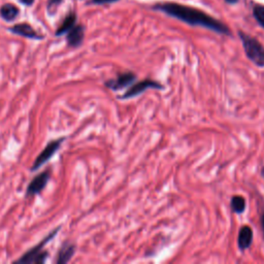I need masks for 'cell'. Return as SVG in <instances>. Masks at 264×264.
<instances>
[{
    "label": "cell",
    "instance_id": "6da1fadb",
    "mask_svg": "<svg viewBox=\"0 0 264 264\" xmlns=\"http://www.w3.org/2000/svg\"><path fill=\"white\" fill-rule=\"evenodd\" d=\"M157 8L162 10L165 14L186 22V23L190 25L202 26L215 32L222 33V34H229V29L221 22L217 21L216 19L196 8L177 3H166L158 6Z\"/></svg>",
    "mask_w": 264,
    "mask_h": 264
},
{
    "label": "cell",
    "instance_id": "7a4b0ae2",
    "mask_svg": "<svg viewBox=\"0 0 264 264\" xmlns=\"http://www.w3.org/2000/svg\"><path fill=\"white\" fill-rule=\"evenodd\" d=\"M239 37L248 58L259 67H264V47L254 37L239 32Z\"/></svg>",
    "mask_w": 264,
    "mask_h": 264
},
{
    "label": "cell",
    "instance_id": "3957f363",
    "mask_svg": "<svg viewBox=\"0 0 264 264\" xmlns=\"http://www.w3.org/2000/svg\"><path fill=\"white\" fill-rule=\"evenodd\" d=\"M59 228L55 229L51 234H49L46 238H43L41 243H39L37 246L33 247L31 250H29L26 254L22 256L19 260H17L18 263H43L46 261L48 257V252L42 251V248L45 247L49 241L52 240V238L58 233Z\"/></svg>",
    "mask_w": 264,
    "mask_h": 264
},
{
    "label": "cell",
    "instance_id": "277c9868",
    "mask_svg": "<svg viewBox=\"0 0 264 264\" xmlns=\"http://www.w3.org/2000/svg\"><path fill=\"white\" fill-rule=\"evenodd\" d=\"M64 138H59V139H55L47 145V147L45 148L39 155L37 156L36 160L33 163L31 170H37L39 167H41L43 164L47 163L55 154L57 153V151L60 149L62 142H63Z\"/></svg>",
    "mask_w": 264,
    "mask_h": 264
},
{
    "label": "cell",
    "instance_id": "5b68a950",
    "mask_svg": "<svg viewBox=\"0 0 264 264\" xmlns=\"http://www.w3.org/2000/svg\"><path fill=\"white\" fill-rule=\"evenodd\" d=\"M150 88H153V89H158V90H161L163 89V86L161 84H159L158 82L156 81H152V80H145V81H141V82H138L134 85H132L129 89L126 91V93L121 96V98L122 99H128V98H132V97H135L139 94H141L142 92H145L147 89H150Z\"/></svg>",
    "mask_w": 264,
    "mask_h": 264
},
{
    "label": "cell",
    "instance_id": "8992f818",
    "mask_svg": "<svg viewBox=\"0 0 264 264\" xmlns=\"http://www.w3.org/2000/svg\"><path fill=\"white\" fill-rule=\"evenodd\" d=\"M135 81H136V75L134 73L126 72L119 74L117 76V79L115 80H109L105 82V86L114 91H118L123 89L125 87H128L129 85H132V83H134Z\"/></svg>",
    "mask_w": 264,
    "mask_h": 264
},
{
    "label": "cell",
    "instance_id": "52a82bcc",
    "mask_svg": "<svg viewBox=\"0 0 264 264\" xmlns=\"http://www.w3.org/2000/svg\"><path fill=\"white\" fill-rule=\"evenodd\" d=\"M50 180V174L48 171L42 172L31 181L27 188V196H34L38 193H40L43 189L46 188V186L48 185V182Z\"/></svg>",
    "mask_w": 264,
    "mask_h": 264
},
{
    "label": "cell",
    "instance_id": "ba28073f",
    "mask_svg": "<svg viewBox=\"0 0 264 264\" xmlns=\"http://www.w3.org/2000/svg\"><path fill=\"white\" fill-rule=\"evenodd\" d=\"M10 31L15 33V34L24 36L27 38H31V39H41L42 38V36H40L38 33L28 24L15 25L14 27L10 28Z\"/></svg>",
    "mask_w": 264,
    "mask_h": 264
},
{
    "label": "cell",
    "instance_id": "9c48e42d",
    "mask_svg": "<svg viewBox=\"0 0 264 264\" xmlns=\"http://www.w3.org/2000/svg\"><path fill=\"white\" fill-rule=\"evenodd\" d=\"M253 241V230L249 226H243L239 230L237 244L241 251H246L250 248Z\"/></svg>",
    "mask_w": 264,
    "mask_h": 264
},
{
    "label": "cell",
    "instance_id": "30bf717a",
    "mask_svg": "<svg viewBox=\"0 0 264 264\" xmlns=\"http://www.w3.org/2000/svg\"><path fill=\"white\" fill-rule=\"evenodd\" d=\"M84 39V27L73 26L67 35V42L70 47H79Z\"/></svg>",
    "mask_w": 264,
    "mask_h": 264
},
{
    "label": "cell",
    "instance_id": "8fae6325",
    "mask_svg": "<svg viewBox=\"0 0 264 264\" xmlns=\"http://www.w3.org/2000/svg\"><path fill=\"white\" fill-rule=\"evenodd\" d=\"M75 252V246L70 244V243H65L59 253H58V259H57V263L59 264H63V263H67L73 256Z\"/></svg>",
    "mask_w": 264,
    "mask_h": 264
},
{
    "label": "cell",
    "instance_id": "7c38bea8",
    "mask_svg": "<svg viewBox=\"0 0 264 264\" xmlns=\"http://www.w3.org/2000/svg\"><path fill=\"white\" fill-rule=\"evenodd\" d=\"M0 15L6 21H13L19 15V9L14 4L6 3L0 9Z\"/></svg>",
    "mask_w": 264,
    "mask_h": 264
},
{
    "label": "cell",
    "instance_id": "4fadbf2b",
    "mask_svg": "<svg viewBox=\"0 0 264 264\" xmlns=\"http://www.w3.org/2000/svg\"><path fill=\"white\" fill-rule=\"evenodd\" d=\"M75 20H76V17H75L74 14H70L67 17H66V19L63 21L62 25L57 30L56 35H62V34H64V33L68 32L74 26Z\"/></svg>",
    "mask_w": 264,
    "mask_h": 264
},
{
    "label": "cell",
    "instance_id": "5bb4252c",
    "mask_svg": "<svg viewBox=\"0 0 264 264\" xmlns=\"http://www.w3.org/2000/svg\"><path fill=\"white\" fill-rule=\"evenodd\" d=\"M231 207L236 214H243L246 210V199L243 196H233L231 199Z\"/></svg>",
    "mask_w": 264,
    "mask_h": 264
},
{
    "label": "cell",
    "instance_id": "9a60e30c",
    "mask_svg": "<svg viewBox=\"0 0 264 264\" xmlns=\"http://www.w3.org/2000/svg\"><path fill=\"white\" fill-rule=\"evenodd\" d=\"M254 16L258 23L264 28V6L263 5H257L254 8Z\"/></svg>",
    "mask_w": 264,
    "mask_h": 264
},
{
    "label": "cell",
    "instance_id": "2e32d148",
    "mask_svg": "<svg viewBox=\"0 0 264 264\" xmlns=\"http://www.w3.org/2000/svg\"><path fill=\"white\" fill-rule=\"evenodd\" d=\"M61 1H62V0H50V1H49V9L53 10L54 8H56Z\"/></svg>",
    "mask_w": 264,
    "mask_h": 264
},
{
    "label": "cell",
    "instance_id": "e0dca14e",
    "mask_svg": "<svg viewBox=\"0 0 264 264\" xmlns=\"http://www.w3.org/2000/svg\"><path fill=\"white\" fill-rule=\"evenodd\" d=\"M117 1V0H93L94 3H97V4H104V3H112V2H115Z\"/></svg>",
    "mask_w": 264,
    "mask_h": 264
},
{
    "label": "cell",
    "instance_id": "ac0fdd59",
    "mask_svg": "<svg viewBox=\"0 0 264 264\" xmlns=\"http://www.w3.org/2000/svg\"><path fill=\"white\" fill-rule=\"evenodd\" d=\"M22 3H24L26 5H31L33 2H34V0H20Z\"/></svg>",
    "mask_w": 264,
    "mask_h": 264
},
{
    "label": "cell",
    "instance_id": "d6986e66",
    "mask_svg": "<svg viewBox=\"0 0 264 264\" xmlns=\"http://www.w3.org/2000/svg\"><path fill=\"white\" fill-rule=\"evenodd\" d=\"M261 227H262V230H263V232H264V214L261 217Z\"/></svg>",
    "mask_w": 264,
    "mask_h": 264
},
{
    "label": "cell",
    "instance_id": "ffe728a7",
    "mask_svg": "<svg viewBox=\"0 0 264 264\" xmlns=\"http://www.w3.org/2000/svg\"><path fill=\"white\" fill-rule=\"evenodd\" d=\"M226 1H227L228 3H236V2L238 1V0H226Z\"/></svg>",
    "mask_w": 264,
    "mask_h": 264
}]
</instances>
